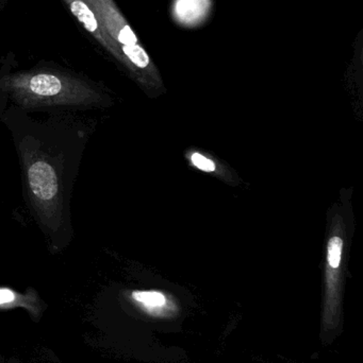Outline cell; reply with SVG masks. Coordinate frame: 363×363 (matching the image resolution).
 <instances>
[{
  "label": "cell",
  "mask_w": 363,
  "mask_h": 363,
  "mask_svg": "<svg viewBox=\"0 0 363 363\" xmlns=\"http://www.w3.org/2000/svg\"><path fill=\"white\" fill-rule=\"evenodd\" d=\"M17 151L28 200L43 230L55 240L67 225L65 203L70 194V172L65 157L62 151L46 148L45 143L32 135L19 138Z\"/></svg>",
  "instance_id": "obj_1"
},
{
  "label": "cell",
  "mask_w": 363,
  "mask_h": 363,
  "mask_svg": "<svg viewBox=\"0 0 363 363\" xmlns=\"http://www.w3.org/2000/svg\"><path fill=\"white\" fill-rule=\"evenodd\" d=\"M0 91L19 108H91L102 104L99 89L70 74L28 72L0 77Z\"/></svg>",
  "instance_id": "obj_2"
},
{
  "label": "cell",
  "mask_w": 363,
  "mask_h": 363,
  "mask_svg": "<svg viewBox=\"0 0 363 363\" xmlns=\"http://www.w3.org/2000/svg\"><path fill=\"white\" fill-rule=\"evenodd\" d=\"M95 13L100 26L104 29L107 40L114 50V57H119L121 47L138 44V38L134 30L126 23L113 0H85Z\"/></svg>",
  "instance_id": "obj_3"
},
{
  "label": "cell",
  "mask_w": 363,
  "mask_h": 363,
  "mask_svg": "<svg viewBox=\"0 0 363 363\" xmlns=\"http://www.w3.org/2000/svg\"><path fill=\"white\" fill-rule=\"evenodd\" d=\"M131 298L147 315L157 319H174L178 315V305L163 292L156 290L134 291Z\"/></svg>",
  "instance_id": "obj_4"
},
{
  "label": "cell",
  "mask_w": 363,
  "mask_h": 363,
  "mask_svg": "<svg viewBox=\"0 0 363 363\" xmlns=\"http://www.w3.org/2000/svg\"><path fill=\"white\" fill-rule=\"evenodd\" d=\"M68 9L72 13L77 21L83 26L85 30L104 47L107 50L114 55L112 46L107 40L104 29L100 26L95 13L93 12L89 4L85 0H64Z\"/></svg>",
  "instance_id": "obj_5"
},
{
  "label": "cell",
  "mask_w": 363,
  "mask_h": 363,
  "mask_svg": "<svg viewBox=\"0 0 363 363\" xmlns=\"http://www.w3.org/2000/svg\"><path fill=\"white\" fill-rule=\"evenodd\" d=\"M121 52L136 67L146 68L151 63V60H149L146 51L139 44L121 47V50H119V53Z\"/></svg>",
  "instance_id": "obj_6"
},
{
  "label": "cell",
  "mask_w": 363,
  "mask_h": 363,
  "mask_svg": "<svg viewBox=\"0 0 363 363\" xmlns=\"http://www.w3.org/2000/svg\"><path fill=\"white\" fill-rule=\"evenodd\" d=\"M343 240L339 236L330 238L328 242V264L332 270H338L342 257Z\"/></svg>",
  "instance_id": "obj_7"
},
{
  "label": "cell",
  "mask_w": 363,
  "mask_h": 363,
  "mask_svg": "<svg viewBox=\"0 0 363 363\" xmlns=\"http://www.w3.org/2000/svg\"><path fill=\"white\" fill-rule=\"evenodd\" d=\"M191 162L196 168L205 172H213L217 169L215 162L200 153H193L191 155Z\"/></svg>",
  "instance_id": "obj_8"
},
{
  "label": "cell",
  "mask_w": 363,
  "mask_h": 363,
  "mask_svg": "<svg viewBox=\"0 0 363 363\" xmlns=\"http://www.w3.org/2000/svg\"><path fill=\"white\" fill-rule=\"evenodd\" d=\"M14 298V294H13V291H11V290L0 289V305L11 303Z\"/></svg>",
  "instance_id": "obj_9"
}]
</instances>
